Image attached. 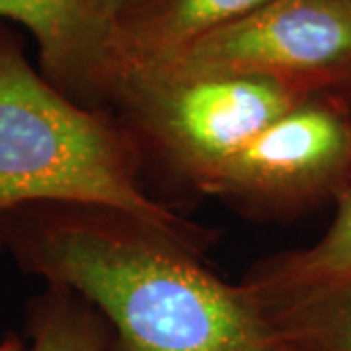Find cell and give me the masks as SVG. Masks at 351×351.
Segmentation results:
<instances>
[{
    "mask_svg": "<svg viewBox=\"0 0 351 351\" xmlns=\"http://www.w3.org/2000/svg\"><path fill=\"white\" fill-rule=\"evenodd\" d=\"M141 166L131 131L61 94L29 63L22 36L0 22V219L39 203L101 207L203 254L213 230L152 197Z\"/></svg>",
    "mask_w": 351,
    "mask_h": 351,
    "instance_id": "cell-2",
    "label": "cell"
},
{
    "mask_svg": "<svg viewBox=\"0 0 351 351\" xmlns=\"http://www.w3.org/2000/svg\"><path fill=\"white\" fill-rule=\"evenodd\" d=\"M260 308L285 343L311 351H351V283Z\"/></svg>",
    "mask_w": 351,
    "mask_h": 351,
    "instance_id": "cell-9",
    "label": "cell"
},
{
    "mask_svg": "<svg viewBox=\"0 0 351 351\" xmlns=\"http://www.w3.org/2000/svg\"><path fill=\"white\" fill-rule=\"evenodd\" d=\"M73 291L113 330V351H283L246 285L129 215L39 203L0 219V252Z\"/></svg>",
    "mask_w": 351,
    "mask_h": 351,
    "instance_id": "cell-1",
    "label": "cell"
},
{
    "mask_svg": "<svg viewBox=\"0 0 351 351\" xmlns=\"http://www.w3.org/2000/svg\"><path fill=\"white\" fill-rule=\"evenodd\" d=\"M137 0H96L98 8H100L101 16L112 24H115V20L125 12L129 6H133Z\"/></svg>",
    "mask_w": 351,
    "mask_h": 351,
    "instance_id": "cell-11",
    "label": "cell"
},
{
    "mask_svg": "<svg viewBox=\"0 0 351 351\" xmlns=\"http://www.w3.org/2000/svg\"><path fill=\"white\" fill-rule=\"evenodd\" d=\"M267 2L269 0H137L112 27L108 94L115 80L162 69L199 39L248 16Z\"/></svg>",
    "mask_w": 351,
    "mask_h": 351,
    "instance_id": "cell-7",
    "label": "cell"
},
{
    "mask_svg": "<svg viewBox=\"0 0 351 351\" xmlns=\"http://www.w3.org/2000/svg\"><path fill=\"white\" fill-rule=\"evenodd\" d=\"M339 96H341V100L346 101V108H348V113H350L351 117V80L346 84V86L338 88Z\"/></svg>",
    "mask_w": 351,
    "mask_h": 351,
    "instance_id": "cell-13",
    "label": "cell"
},
{
    "mask_svg": "<svg viewBox=\"0 0 351 351\" xmlns=\"http://www.w3.org/2000/svg\"><path fill=\"white\" fill-rule=\"evenodd\" d=\"M242 283L258 304L351 283V188L336 201L332 225L308 248L276 254L252 269Z\"/></svg>",
    "mask_w": 351,
    "mask_h": 351,
    "instance_id": "cell-8",
    "label": "cell"
},
{
    "mask_svg": "<svg viewBox=\"0 0 351 351\" xmlns=\"http://www.w3.org/2000/svg\"><path fill=\"white\" fill-rule=\"evenodd\" d=\"M2 20L34 36L47 82L84 108L106 110L112 24L96 0H0Z\"/></svg>",
    "mask_w": 351,
    "mask_h": 351,
    "instance_id": "cell-6",
    "label": "cell"
},
{
    "mask_svg": "<svg viewBox=\"0 0 351 351\" xmlns=\"http://www.w3.org/2000/svg\"><path fill=\"white\" fill-rule=\"evenodd\" d=\"M0 351H27V346L24 343V339L16 334H6L4 338L0 339Z\"/></svg>",
    "mask_w": 351,
    "mask_h": 351,
    "instance_id": "cell-12",
    "label": "cell"
},
{
    "mask_svg": "<svg viewBox=\"0 0 351 351\" xmlns=\"http://www.w3.org/2000/svg\"><path fill=\"white\" fill-rule=\"evenodd\" d=\"M149 73L260 76L302 94L338 90L351 80V0H269Z\"/></svg>",
    "mask_w": 351,
    "mask_h": 351,
    "instance_id": "cell-5",
    "label": "cell"
},
{
    "mask_svg": "<svg viewBox=\"0 0 351 351\" xmlns=\"http://www.w3.org/2000/svg\"><path fill=\"white\" fill-rule=\"evenodd\" d=\"M27 351H110L106 320L84 299L63 287H47L27 306Z\"/></svg>",
    "mask_w": 351,
    "mask_h": 351,
    "instance_id": "cell-10",
    "label": "cell"
},
{
    "mask_svg": "<svg viewBox=\"0 0 351 351\" xmlns=\"http://www.w3.org/2000/svg\"><path fill=\"white\" fill-rule=\"evenodd\" d=\"M351 188V117L338 90L314 92L263 129L199 189L244 213L287 217Z\"/></svg>",
    "mask_w": 351,
    "mask_h": 351,
    "instance_id": "cell-4",
    "label": "cell"
},
{
    "mask_svg": "<svg viewBox=\"0 0 351 351\" xmlns=\"http://www.w3.org/2000/svg\"><path fill=\"white\" fill-rule=\"evenodd\" d=\"M308 94L244 75L138 73L113 82L108 106L176 176L201 189L232 156Z\"/></svg>",
    "mask_w": 351,
    "mask_h": 351,
    "instance_id": "cell-3",
    "label": "cell"
},
{
    "mask_svg": "<svg viewBox=\"0 0 351 351\" xmlns=\"http://www.w3.org/2000/svg\"><path fill=\"white\" fill-rule=\"evenodd\" d=\"M283 351H311V350H304V348H299V346H291V343H285V341H283Z\"/></svg>",
    "mask_w": 351,
    "mask_h": 351,
    "instance_id": "cell-14",
    "label": "cell"
}]
</instances>
